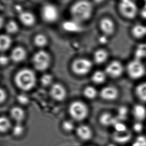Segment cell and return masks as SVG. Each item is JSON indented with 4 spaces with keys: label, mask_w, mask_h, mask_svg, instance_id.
Segmentation results:
<instances>
[{
    "label": "cell",
    "mask_w": 146,
    "mask_h": 146,
    "mask_svg": "<svg viewBox=\"0 0 146 146\" xmlns=\"http://www.w3.org/2000/svg\"><path fill=\"white\" fill-rule=\"evenodd\" d=\"M76 132L78 137L84 141H87L91 139L93 134L91 128L86 125H81L78 126Z\"/></svg>",
    "instance_id": "cell-16"
},
{
    "label": "cell",
    "mask_w": 146,
    "mask_h": 146,
    "mask_svg": "<svg viewBox=\"0 0 146 146\" xmlns=\"http://www.w3.org/2000/svg\"><path fill=\"white\" fill-rule=\"evenodd\" d=\"M42 16L46 22L53 23L59 18V9L54 5L48 4L45 5L42 9Z\"/></svg>",
    "instance_id": "cell-10"
},
{
    "label": "cell",
    "mask_w": 146,
    "mask_h": 146,
    "mask_svg": "<svg viewBox=\"0 0 146 146\" xmlns=\"http://www.w3.org/2000/svg\"><path fill=\"white\" fill-rule=\"evenodd\" d=\"M53 76L49 74L44 75L41 78V83L44 86H49L51 85L53 83Z\"/></svg>",
    "instance_id": "cell-32"
},
{
    "label": "cell",
    "mask_w": 146,
    "mask_h": 146,
    "mask_svg": "<svg viewBox=\"0 0 146 146\" xmlns=\"http://www.w3.org/2000/svg\"><path fill=\"white\" fill-rule=\"evenodd\" d=\"M7 94L4 90L0 88V103H2L6 100Z\"/></svg>",
    "instance_id": "cell-36"
},
{
    "label": "cell",
    "mask_w": 146,
    "mask_h": 146,
    "mask_svg": "<svg viewBox=\"0 0 146 146\" xmlns=\"http://www.w3.org/2000/svg\"><path fill=\"white\" fill-rule=\"evenodd\" d=\"M10 115L13 120L17 123H21L24 120L25 118V112L21 108L15 107L11 110Z\"/></svg>",
    "instance_id": "cell-21"
},
{
    "label": "cell",
    "mask_w": 146,
    "mask_h": 146,
    "mask_svg": "<svg viewBox=\"0 0 146 146\" xmlns=\"http://www.w3.org/2000/svg\"><path fill=\"white\" fill-rule=\"evenodd\" d=\"M119 95V90L113 86H107L103 88L100 92L102 99L107 101H115L118 98Z\"/></svg>",
    "instance_id": "cell-14"
},
{
    "label": "cell",
    "mask_w": 146,
    "mask_h": 146,
    "mask_svg": "<svg viewBox=\"0 0 146 146\" xmlns=\"http://www.w3.org/2000/svg\"><path fill=\"white\" fill-rule=\"evenodd\" d=\"M19 19L23 24L28 27L32 26L36 22V18L32 13L25 11L19 15Z\"/></svg>",
    "instance_id": "cell-19"
},
{
    "label": "cell",
    "mask_w": 146,
    "mask_h": 146,
    "mask_svg": "<svg viewBox=\"0 0 146 146\" xmlns=\"http://www.w3.org/2000/svg\"><path fill=\"white\" fill-rule=\"evenodd\" d=\"M98 30L102 36L109 39L112 38L118 31V24L113 17L104 15L102 16L97 22Z\"/></svg>",
    "instance_id": "cell-4"
},
{
    "label": "cell",
    "mask_w": 146,
    "mask_h": 146,
    "mask_svg": "<svg viewBox=\"0 0 146 146\" xmlns=\"http://www.w3.org/2000/svg\"><path fill=\"white\" fill-rule=\"evenodd\" d=\"M125 70V67L121 61L114 59L107 63L104 71L107 76L116 79L120 77Z\"/></svg>",
    "instance_id": "cell-9"
},
{
    "label": "cell",
    "mask_w": 146,
    "mask_h": 146,
    "mask_svg": "<svg viewBox=\"0 0 146 146\" xmlns=\"http://www.w3.org/2000/svg\"><path fill=\"white\" fill-rule=\"evenodd\" d=\"M17 1H22L23 0H17Z\"/></svg>",
    "instance_id": "cell-40"
},
{
    "label": "cell",
    "mask_w": 146,
    "mask_h": 146,
    "mask_svg": "<svg viewBox=\"0 0 146 146\" xmlns=\"http://www.w3.org/2000/svg\"><path fill=\"white\" fill-rule=\"evenodd\" d=\"M116 11L121 18L128 22L136 20L140 11L135 0H117Z\"/></svg>",
    "instance_id": "cell-2"
},
{
    "label": "cell",
    "mask_w": 146,
    "mask_h": 146,
    "mask_svg": "<svg viewBox=\"0 0 146 146\" xmlns=\"http://www.w3.org/2000/svg\"><path fill=\"white\" fill-rule=\"evenodd\" d=\"M62 128L64 131L70 133L74 130L75 125L73 122L70 120H66L62 123Z\"/></svg>",
    "instance_id": "cell-31"
},
{
    "label": "cell",
    "mask_w": 146,
    "mask_h": 146,
    "mask_svg": "<svg viewBox=\"0 0 146 146\" xmlns=\"http://www.w3.org/2000/svg\"><path fill=\"white\" fill-rule=\"evenodd\" d=\"M17 100L22 105H27L29 103L28 97L25 94H20L18 95L17 97Z\"/></svg>",
    "instance_id": "cell-34"
},
{
    "label": "cell",
    "mask_w": 146,
    "mask_h": 146,
    "mask_svg": "<svg viewBox=\"0 0 146 146\" xmlns=\"http://www.w3.org/2000/svg\"><path fill=\"white\" fill-rule=\"evenodd\" d=\"M11 127V123L9 119L5 117H0V132H7Z\"/></svg>",
    "instance_id": "cell-27"
},
{
    "label": "cell",
    "mask_w": 146,
    "mask_h": 146,
    "mask_svg": "<svg viewBox=\"0 0 146 146\" xmlns=\"http://www.w3.org/2000/svg\"><path fill=\"white\" fill-rule=\"evenodd\" d=\"M84 27L85 26L70 18L68 20L64 21L62 24L63 30L71 34H81L83 32Z\"/></svg>",
    "instance_id": "cell-13"
},
{
    "label": "cell",
    "mask_w": 146,
    "mask_h": 146,
    "mask_svg": "<svg viewBox=\"0 0 146 146\" xmlns=\"http://www.w3.org/2000/svg\"><path fill=\"white\" fill-rule=\"evenodd\" d=\"M12 44V40L10 36L7 35H0V51L8 50Z\"/></svg>",
    "instance_id": "cell-23"
},
{
    "label": "cell",
    "mask_w": 146,
    "mask_h": 146,
    "mask_svg": "<svg viewBox=\"0 0 146 146\" xmlns=\"http://www.w3.org/2000/svg\"><path fill=\"white\" fill-rule=\"evenodd\" d=\"M125 70L129 77L133 80L141 79L144 77L146 72V67L142 60L136 58L128 62Z\"/></svg>",
    "instance_id": "cell-6"
},
{
    "label": "cell",
    "mask_w": 146,
    "mask_h": 146,
    "mask_svg": "<svg viewBox=\"0 0 146 146\" xmlns=\"http://www.w3.org/2000/svg\"><path fill=\"white\" fill-rule=\"evenodd\" d=\"M35 73L30 69L21 70L17 73L15 82L17 86L23 91H29L34 87L36 84Z\"/></svg>",
    "instance_id": "cell-3"
},
{
    "label": "cell",
    "mask_w": 146,
    "mask_h": 146,
    "mask_svg": "<svg viewBox=\"0 0 146 146\" xmlns=\"http://www.w3.org/2000/svg\"><path fill=\"white\" fill-rule=\"evenodd\" d=\"M135 93L137 97L140 101L146 102V82L140 84L137 86Z\"/></svg>",
    "instance_id": "cell-24"
},
{
    "label": "cell",
    "mask_w": 146,
    "mask_h": 146,
    "mask_svg": "<svg viewBox=\"0 0 146 146\" xmlns=\"http://www.w3.org/2000/svg\"><path fill=\"white\" fill-rule=\"evenodd\" d=\"M96 9L91 0H74L69 7L70 18L85 26L93 19Z\"/></svg>",
    "instance_id": "cell-1"
},
{
    "label": "cell",
    "mask_w": 146,
    "mask_h": 146,
    "mask_svg": "<svg viewBox=\"0 0 146 146\" xmlns=\"http://www.w3.org/2000/svg\"><path fill=\"white\" fill-rule=\"evenodd\" d=\"M19 29L18 25L14 21H9L6 26L7 32L11 34H16L18 32Z\"/></svg>",
    "instance_id": "cell-29"
},
{
    "label": "cell",
    "mask_w": 146,
    "mask_h": 146,
    "mask_svg": "<svg viewBox=\"0 0 146 146\" xmlns=\"http://www.w3.org/2000/svg\"><path fill=\"white\" fill-rule=\"evenodd\" d=\"M9 61H10V59L7 56L5 55L0 56V65L6 66L9 63Z\"/></svg>",
    "instance_id": "cell-35"
},
{
    "label": "cell",
    "mask_w": 146,
    "mask_h": 146,
    "mask_svg": "<svg viewBox=\"0 0 146 146\" xmlns=\"http://www.w3.org/2000/svg\"><path fill=\"white\" fill-rule=\"evenodd\" d=\"M35 68L38 71L47 70L51 65V57L49 53L43 50L37 52L33 58Z\"/></svg>",
    "instance_id": "cell-8"
},
{
    "label": "cell",
    "mask_w": 146,
    "mask_h": 146,
    "mask_svg": "<svg viewBox=\"0 0 146 146\" xmlns=\"http://www.w3.org/2000/svg\"><path fill=\"white\" fill-rule=\"evenodd\" d=\"M48 43V40L45 35L42 34L37 35L35 37L34 44L40 48L45 47Z\"/></svg>",
    "instance_id": "cell-26"
},
{
    "label": "cell",
    "mask_w": 146,
    "mask_h": 146,
    "mask_svg": "<svg viewBox=\"0 0 146 146\" xmlns=\"http://www.w3.org/2000/svg\"><path fill=\"white\" fill-rule=\"evenodd\" d=\"M94 65L91 59L85 56H78L71 63V69L76 75L83 76L90 73Z\"/></svg>",
    "instance_id": "cell-5"
},
{
    "label": "cell",
    "mask_w": 146,
    "mask_h": 146,
    "mask_svg": "<svg viewBox=\"0 0 146 146\" xmlns=\"http://www.w3.org/2000/svg\"><path fill=\"white\" fill-rule=\"evenodd\" d=\"M83 95L88 100H94L98 95L97 90L91 86H88L85 88L83 90Z\"/></svg>",
    "instance_id": "cell-25"
},
{
    "label": "cell",
    "mask_w": 146,
    "mask_h": 146,
    "mask_svg": "<svg viewBox=\"0 0 146 146\" xmlns=\"http://www.w3.org/2000/svg\"><path fill=\"white\" fill-rule=\"evenodd\" d=\"M142 1H144V2H146V0H142Z\"/></svg>",
    "instance_id": "cell-39"
},
{
    "label": "cell",
    "mask_w": 146,
    "mask_h": 146,
    "mask_svg": "<svg viewBox=\"0 0 146 146\" xmlns=\"http://www.w3.org/2000/svg\"><path fill=\"white\" fill-rule=\"evenodd\" d=\"M96 7L102 6L107 2L108 0H91Z\"/></svg>",
    "instance_id": "cell-37"
},
{
    "label": "cell",
    "mask_w": 146,
    "mask_h": 146,
    "mask_svg": "<svg viewBox=\"0 0 146 146\" xmlns=\"http://www.w3.org/2000/svg\"><path fill=\"white\" fill-rule=\"evenodd\" d=\"M110 55L109 50L102 46L94 50L91 59L94 64L103 65L108 62Z\"/></svg>",
    "instance_id": "cell-11"
},
{
    "label": "cell",
    "mask_w": 146,
    "mask_h": 146,
    "mask_svg": "<svg viewBox=\"0 0 146 146\" xmlns=\"http://www.w3.org/2000/svg\"><path fill=\"white\" fill-rule=\"evenodd\" d=\"M132 114L138 122H141L146 118V108L141 104H137L132 109Z\"/></svg>",
    "instance_id": "cell-17"
},
{
    "label": "cell",
    "mask_w": 146,
    "mask_h": 146,
    "mask_svg": "<svg viewBox=\"0 0 146 146\" xmlns=\"http://www.w3.org/2000/svg\"><path fill=\"white\" fill-rule=\"evenodd\" d=\"M50 94L54 99L57 101H63L67 97V90L60 84H55L51 87Z\"/></svg>",
    "instance_id": "cell-15"
},
{
    "label": "cell",
    "mask_w": 146,
    "mask_h": 146,
    "mask_svg": "<svg viewBox=\"0 0 146 146\" xmlns=\"http://www.w3.org/2000/svg\"><path fill=\"white\" fill-rule=\"evenodd\" d=\"M26 51L21 47H16L13 50L11 54V58L16 63L24 61L26 58Z\"/></svg>",
    "instance_id": "cell-18"
},
{
    "label": "cell",
    "mask_w": 146,
    "mask_h": 146,
    "mask_svg": "<svg viewBox=\"0 0 146 146\" xmlns=\"http://www.w3.org/2000/svg\"><path fill=\"white\" fill-rule=\"evenodd\" d=\"M70 115L77 121H82L87 118L89 114V108L84 102L79 101L72 102L69 106Z\"/></svg>",
    "instance_id": "cell-7"
},
{
    "label": "cell",
    "mask_w": 146,
    "mask_h": 146,
    "mask_svg": "<svg viewBox=\"0 0 146 146\" xmlns=\"http://www.w3.org/2000/svg\"><path fill=\"white\" fill-rule=\"evenodd\" d=\"M137 123L135 124L134 127V129L135 131H136L137 132H139L141 130H142V128H143V126L142 124H141L140 122H138L137 121Z\"/></svg>",
    "instance_id": "cell-38"
},
{
    "label": "cell",
    "mask_w": 146,
    "mask_h": 146,
    "mask_svg": "<svg viewBox=\"0 0 146 146\" xmlns=\"http://www.w3.org/2000/svg\"><path fill=\"white\" fill-rule=\"evenodd\" d=\"M107 77V76L105 71L98 70L93 73L91 80L94 83L100 85L104 83L105 82Z\"/></svg>",
    "instance_id": "cell-22"
},
{
    "label": "cell",
    "mask_w": 146,
    "mask_h": 146,
    "mask_svg": "<svg viewBox=\"0 0 146 146\" xmlns=\"http://www.w3.org/2000/svg\"><path fill=\"white\" fill-rule=\"evenodd\" d=\"M131 138V134L128 130L116 131L113 134V139L119 143H124L128 142Z\"/></svg>",
    "instance_id": "cell-20"
},
{
    "label": "cell",
    "mask_w": 146,
    "mask_h": 146,
    "mask_svg": "<svg viewBox=\"0 0 146 146\" xmlns=\"http://www.w3.org/2000/svg\"><path fill=\"white\" fill-rule=\"evenodd\" d=\"M100 121L101 122L102 124L105 125V126H109L111 125L114 124L115 121V120L114 119V117L112 116V115L110 114H104L103 115H102Z\"/></svg>",
    "instance_id": "cell-28"
},
{
    "label": "cell",
    "mask_w": 146,
    "mask_h": 146,
    "mask_svg": "<svg viewBox=\"0 0 146 146\" xmlns=\"http://www.w3.org/2000/svg\"><path fill=\"white\" fill-rule=\"evenodd\" d=\"M132 146H146V138L143 136L138 137L133 143Z\"/></svg>",
    "instance_id": "cell-33"
},
{
    "label": "cell",
    "mask_w": 146,
    "mask_h": 146,
    "mask_svg": "<svg viewBox=\"0 0 146 146\" xmlns=\"http://www.w3.org/2000/svg\"><path fill=\"white\" fill-rule=\"evenodd\" d=\"M129 34L132 39L140 41L146 38V25L142 23H135L129 29Z\"/></svg>",
    "instance_id": "cell-12"
},
{
    "label": "cell",
    "mask_w": 146,
    "mask_h": 146,
    "mask_svg": "<svg viewBox=\"0 0 146 146\" xmlns=\"http://www.w3.org/2000/svg\"><path fill=\"white\" fill-rule=\"evenodd\" d=\"M24 131V127L21 123H17L13 128V134L15 136L19 137L23 135Z\"/></svg>",
    "instance_id": "cell-30"
}]
</instances>
